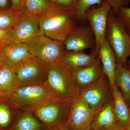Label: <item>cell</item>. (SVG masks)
Segmentation results:
<instances>
[{"label": "cell", "mask_w": 130, "mask_h": 130, "mask_svg": "<svg viewBox=\"0 0 130 130\" xmlns=\"http://www.w3.org/2000/svg\"><path fill=\"white\" fill-rule=\"evenodd\" d=\"M74 7H64L55 3H49L47 7L40 14V35L61 42L77 28L73 17Z\"/></svg>", "instance_id": "6da1fadb"}, {"label": "cell", "mask_w": 130, "mask_h": 130, "mask_svg": "<svg viewBox=\"0 0 130 130\" xmlns=\"http://www.w3.org/2000/svg\"><path fill=\"white\" fill-rule=\"evenodd\" d=\"M44 85L53 98L73 102L80 98V89L73 68L62 62L48 64Z\"/></svg>", "instance_id": "7a4b0ae2"}, {"label": "cell", "mask_w": 130, "mask_h": 130, "mask_svg": "<svg viewBox=\"0 0 130 130\" xmlns=\"http://www.w3.org/2000/svg\"><path fill=\"white\" fill-rule=\"evenodd\" d=\"M106 38L116 58L117 65L127 66L130 56V36L118 16L110 11L108 14Z\"/></svg>", "instance_id": "3957f363"}, {"label": "cell", "mask_w": 130, "mask_h": 130, "mask_svg": "<svg viewBox=\"0 0 130 130\" xmlns=\"http://www.w3.org/2000/svg\"><path fill=\"white\" fill-rule=\"evenodd\" d=\"M72 102L51 98L31 110L48 128L67 123Z\"/></svg>", "instance_id": "277c9868"}, {"label": "cell", "mask_w": 130, "mask_h": 130, "mask_svg": "<svg viewBox=\"0 0 130 130\" xmlns=\"http://www.w3.org/2000/svg\"><path fill=\"white\" fill-rule=\"evenodd\" d=\"M17 87L44 85L47 76L48 64L31 56L14 68Z\"/></svg>", "instance_id": "5b68a950"}, {"label": "cell", "mask_w": 130, "mask_h": 130, "mask_svg": "<svg viewBox=\"0 0 130 130\" xmlns=\"http://www.w3.org/2000/svg\"><path fill=\"white\" fill-rule=\"evenodd\" d=\"M26 44L32 56L48 64L62 62L66 51L63 42L39 35Z\"/></svg>", "instance_id": "8992f818"}, {"label": "cell", "mask_w": 130, "mask_h": 130, "mask_svg": "<svg viewBox=\"0 0 130 130\" xmlns=\"http://www.w3.org/2000/svg\"><path fill=\"white\" fill-rule=\"evenodd\" d=\"M52 98L45 85L18 87L9 100L20 110H30Z\"/></svg>", "instance_id": "52a82bcc"}, {"label": "cell", "mask_w": 130, "mask_h": 130, "mask_svg": "<svg viewBox=\"0 0 130 130\" xmlns=\"http://www.w3.org/2000/svg\"><path fill=\"white\" fill-rule=\"evenodd\" d=\"M80 98L94 111L113 101L112 89L106 74L85 88L80 90Z\"/></svg>", "instance_id": "ba28073f"}, {"label": "cell", "mask_w": 130, "mask_h": 130, "mask_svg": "<svg viewBox=\"0 0 130 130\" xmlns=\"http://www.w3.org/2000/svg\"><path fill=\"white\" fill-rule=\"evenodd\" d=\"M111 8V3L106 1L100 7L89 9L86 13V19L89 23L94 36L95 42L94 50L97 55L100 46L106 38L108 18Z\"/></svg>", "instance_id": "9c48e42d"}, {"label": "cell", "mask_w": 130, "mask_h": 130, "mask_svg": "<svg viewBox=\"0 0 130 130\" xmlns=\"http://www.w3.org/2000/svg\"><path fill=\"white\" fill-rule=\"evenodd\" d=\"M12 28V42L27 43L40 35L38 15L26 14L21 10Z\"/></svg>", "instance_id": "30bf717a"}, {"label": "cell", "mask_w": 130, "mask_h": 130, "mask_svg": "<svg viewBox=\"0 0 130 130\" xmlns=\"http://www.w3.org/2000/svg\"><path fill=\"white\" fill-rule=\"evenodd\" d=\"M99 109L92 110L79 98L72 102L68 124L72 130H90L93 117Z\"/></svg>", "instance_id": "8fae6325"}, {"label": "cell", "mask_w": 130, "mask_h": 130, "mask_svg": "<svg viewBox=\"0 0 130 130\" xmlns=\"http://www.w3.org/2000/svg\"><path fill=\"white\" fill-rule=\"evenodd\" d=\"M67 51H83L95 46L94 36L90 27L76 28L68 36L63 42Z\"/></svg>", "instance_id": "7c38bea8"}, {"label": "cell", "mask_w": 130, "mask_h": 130, "mask_svg": "<svg viewBox=\"0 0 130 130\" xmlns=\"http://www.w3.org/2000/svg\"><path fill=\"white\" fill-rule=\"evenodd\" d=\"M120 125L117 120L112 101L96 113L91 124L90 129L111 130Z\"/></svg>", "instance_id": "4fadbf2b"}, {"label": "cell", "mask_w": 130, "mask_h": 130, "mask_svg": "<svg viewBox=\"0 0 130 130\" xmlns=\"http://www.w3.org/2000/svg\"><path fill=\"white\" fill-rule=\"evenodd\" d=\"M74 78L80 90L85 88L105 75L100 58L93 64L73 69Z\"/></svg>", "instance_id": "5bb4252c"}, {"label": "cell", "mask_w": 130, "mask_h": 130, "mask_svg": "<svg viewBox=\"0 0 130 130\" xmlns=\"http://www.w3.org/2000/svg\"><path fill=\"white\" fill-rule=\"evenodd\" d=\"M3 64L14 68L20 63L32 56L25 43L11 42L5 46L1 51Z\"/></svg>", "instance_id": "9a60e30c"}, {"label": "cell", "mask_w": 130, "mask_h": 130, "mask_svg": "<svg viewBox=\"0 0 130 130\" xmlns=\"http://www.w3.org/2000/svg\"><path fill=\"white\" fill-rule=\"evenodd\" d=\"M98 56L101 61L103 72L112 87L115 84L114 79L117 64L115 54L106 38L100 46Z\"/></svg>", "instance_id": "2e32d148"}, {"label": "cell", "mask_w": 130, "mask_h": 130, "mask_svg": "<svg viewBox=\"0 0 130 130\" xmlns=\"http://www.w3.org/2000/svg\"><path fill=\"white\" fill-rule=\"evenodd\" d=\"M30 110H20L8 130H47Z\"/></svg>", "instance_id": "e0dca14e"}, {"label": "cell", "mask_w": 130, "mask_h": 130, "mask_svg": "<svg viewBox=\"0 0 130 130\" xmlns=\"http://www.w3.org/2000/svg\"><path fill=\"white\" fill-rule=\"evenodd\" d=\"M114 108L120 124L126 127L130 123V109L119 89L114 85L111 87Z\"/></svg>", "instance_id": "ac0fdd59"}, {"label": "cell", "mask_w": 130, "mask_h": 130, "mask_svg": "<svg viewBox=\"0 0 130 130\" xmlns=\"http://www.w3.org/2000/svg\"><path fill=\"white\" fill-rule=\"evenodd\" d=\"M98 57L94 50L89 54L85 53L83 51H66L62 62L73 69L86 67L95 63Z\"/></svg>", "instance_id": "d6986e66"}, {"label": "cell", "mask_w": 130, "mask_h": 130, "mask_svg": "<svg viewBox=\"0 0 130 130\" xmlns=\"http://www.w3.org/2000/svg\"><path fill=\"white\" fill-rule=\"evenodd\" d=\"M16 88L14 68L3 64L0 68V100L9 99Z\"/></svg>", "instance_id": "ffe728a7"}, {"label": "cell", "mask_w": 130, "mask_h": 130, "mask_svg": "<svg viewBox=\"0 0 130 130\" xmlns=\"http://www.w3.org/2000/svg\"><path fill=\"white\" fill-rule=\"evenodd\" d=\"M20 110L9 99L0 100V130H8Z\"/></svg>", "instance_id": "44dd1931"}, {"label": "cell", "mask_w": 130, "mask_h": 130, "mask_svg": "<svg viewBox=\"0 0 130 130\" xmlns=\"http://www.w3.org/2000/svg\"><path fill=\"white\" fill-rule=\"evenodd\" d=\"M114 83L121 91L128 105L130 104V70L128 66L117 65Z\"/></svg>", "instance_id": "7402d4cb"}, {"label": "cell", "mask_w": 130, "mask_h": 130, "mask_svg": "<svg viewBox=\"0 0 130 130\" xmlns=\"http://www.w3.org/2000/svg\"><path fill=\"white\" fill-rule=\"evenodd\" d=\"M112 5L113 11L117 13L119 9L124 7L127 3L118 0H106ZM102 0H77L74 6L75 14L78 18L86 19V13L91 6L95 4L100 5Z\"/></svg>", "instance_id": "603a6c76"}, {"label": "cell", "mask_w": 130, "mask_h": 130, "mask_svg": "<svg viewBox=\"0 0 130 130\" xmlns=\"http://www.w3.org/2000/svg\"><path fill=\"white\" fill-rule=\"evenodd\" d=\"M49 3L47 0H25L21 11L26 14L38 15L47 7Z\"/></svg>", "instance_id": "cb8c5ba5"}, {"label": "cell", "mask_w": 130, "mask_h": 130, "mask_svg": "<svg viewBox=\"0 0 130 130\" xmlns=\"http://www.w3.org/2000/svg\"><path fill=\"white\" fill-rule=\"evenodd\" d=\"M18 13L12 8L7 10L0 9V29L13 28Z\"/></svg>", "instance_id": "d4e9b609"}, {"label": "cell", "mask_w": 130, "mask_h": 130, "mask_svg": "<svg viewBox=\"0 0 130 130\" xmlns=\"http://www.w3.org/2000/svg\"><path fill=\"white\" fill-rule=\"evenodd\" d=\"M118 16L129 34L130 33V7L121 8L117 13Z\"/></svg>", "instance_id": "484cf974"}, {"label": "cell", "mask_w": 130, "mask_h": 130, "mask_svg": "<svg viewBox=\"0 0 130 130\" xmlns=\"http://www.w3.org/2000/svg\"><path fill=\"white\" fill-rule=\"evenodd\" d=\"M13 28L0 29V51L5 46L12 42Z\"/></svg>", "instance_id": "4316f807"}, {"label": "cell", "mask_w": 130, "mask_h": 130, "mask_svg": "<svg viewBox=\"0 0 130 130\" xmlns=\"http://www.w3.org/2000/svg\"><path fill=\"white\" fill-rule=\"evenodd\" d=\"M77 1V0H56L55 3L61 6L71 7L75 5Z\"/></svg>", "instance_id": "83f0119b"}, {"label": "cell", "mask_w": 130, "mask_h": 130, "mask_svg": "<svg viewBox=\"0 0 130 130\" xmlns=\"http://www.w3.org/2000/svg\"><path fill=\"white\" fill-rule=\"evenodd\" d=\"M12 8L17 12H19L23 7L25 0H12Z\"/></svg>", "instance_id": "f1b7e54d"}, {"label": "cell", "mask_w": 130, "mask_h": 130, "mask_svg": "<svg viewBox=\"0 0 130 130\" xmlns=\"http://www.w3.org/2000/svg\"><path fill=\"white\" fill-rule=\"evenodd\" d=\"M47 130H72L68 125L67 123L58 126L53 128H48Z\"/></svg>", "instance_id": "f546056e"}, {"label": "cell", "mask_w": 130, "mask_h": 130, "mask_svg": "<svg viewBox=\"0 0 130 130\" xmlns=\"http://www.w3.org/2000/svg\"><path fill=\"white\" fill-rule=\"evenodd\" d=\"M8 0H0V9H5L7 6Z\"/></svg>", "instance_id": "4dcf8cb0"}, {"label": "cell", "mask_w": 130, "mask_h": 130, "mask_svg": "<svg viewBox=\"0 0 130 130\" xmlns=\"http://www.w3.org/2000/svg\"><path fill=\"white\" fill-rule=\"evenodd\" d=\"M111 130H125V127L121 125H120L112 129Z\"/></svg>", "instance_id": "1f68e13d"}, {"label": "cell", "mask_w": 130, "mask_h": 130, "mask_svg": "<svg viewBox=\"0 0 130 130\" xmlns=\"http://www.w3.org/2000/svg\"><path fill=\"white\" fill-rule=\"evenodd\" d=\"M3 64V59L1 53V51H0V68L2 67Z\"/></svg>", "instance_id": "d6a6232c"}, {"label": "cell", "mask_w": 130, "mask_h": 130, "mask_svg": "<svg viewBox=\"0 0 130 130\" xmlns=\"http://www.w3.org/2000/svg\"><path fill=\"white\" fill-rule=\"evenodd\" d=\"M125 130H130V123L127 126L125 127Z\"/></svg>", "instance_id": "836d02e7"}, {"label": "cell", "mask_w": 130, "mask_h": 130, "mask_svg": "<svg viewBox=\"0 0 130 130\" xmlns=\"http://www.w3.org/2000/svg\"><path fill=\"white\" fill-rule=\"evenodd\" d=\"M127 64H128V67L129 68L130 70V60L127 61Z\"/></svg>", "instance_id": "e575fe53"}, {"label": "cell", "mask_w": 130, "mask_h": 130, "mask_svg": "<svg viewBox=\"0 0 130 130\" xmlns=\"http://www.w3.org/2000/svg\"><path fill=\"white\" fill-rule=\"evenodd\" d=\"M49 2L55 3L56 0H47Z\"/></svg>", "instance_id": "d590c367"}, {"label": "cell", "mask_w": 130, "mask_h": 130, "mask_svg": "<svg viewBox=\"0 0 130 130\" xmlns=\"http://www.w3.org/2000/svg\"><path fill=\"white\" fill-rule=\"evenodd\" d=\"M118 1H120L121 2H123L128 3V1H127L126 0H118Z\"/></svg>", "instance_id": "8d00e7d4"}, {"label": "cell", "mask_w": 130, "mask_h": 130, "mask_svg": "<svg viewBox=\"0 0 130 130\" xmlns=\"http://www.w3.org/2000/svg\"><path fill=\"white\" fill-rule=\"evenodd\" d=\"M129 108L130 109V104H129Z\"/></svg>", "instance_id": "74e56055"}, {"label": "cell", "mask_w": 130, "mask_h": 130, "mask_svg": "<svg viewBox=\"0 0 130 130\" xmlns=\"http://www.w3.org/2000/svg\"><path fill=\"white\" fill-rule=\"evenodd\" d=\"M129 35H130V34H129Z\"/></svg>", "instance_id": "f35d334b"}, {"label": "cell", "mask_w": 130, "mask_h": 130, "mask_svg": "<svg viewBox=\"0 0 130 130\" xmlns=\"http://www.w3.org/2000/svg\"><path fill=\"white\" fill-rule=\"evenodd\" d=\"M90 130H92L90 129Z\"/></svg>", "instance_id": "ab89813d"}, {"label": "cell", "mask_w": 130, "mask_h": 130, "mask_svg": "<svg viewBox=\"0 0 130 130\" xmlns=\"http://www.w3.org/2000/svg\"><path fill=\"white\" fill-rule=\"evenodd\" d=\"M129 1H130V0H129Z\"/></svg>", "instance_id": "60d3db41"}]
</instances>
